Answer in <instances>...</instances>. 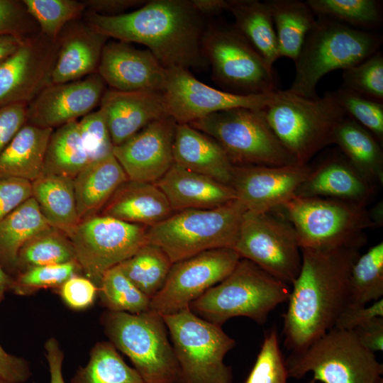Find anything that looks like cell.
Here are the masks:
<instances>
[{
    "label": "cell",
    "mask_w": 383,
    "mask_h": 383,
    "mask_svg": "<svg viewBox=\"0 0 383 383\" xmlns=\"http://www.w3.org/2000/svg\"><path fill=\"white\" fill-rule=\"evenodd\" d=\"M360 248H301V267L282 315L285 347L301 350L333 328L349 304V278Z\"/></svg>",
    "instance_id": "cell-1"
},
{
    "label": "cell",
    "mask_w": 383,
    "mask_h": 383,
    "mask_svg": "<svg viewBox=\"0 0 383 383\" xmlns=\"http://www.w3.org/2000/svg\"><path fill=\"white\" fill-rule=\"evenodd\" d=\"M84 22L108 38L147 47L165 68L202 69L206 26L190 0H151L134 11L105 16L87 10Z\"/></svg>",
    "instance_id": "cell-2"
},
{
    "label": "cell",
    "mask_w": 383,
    "mask_h": 383,
    "mask_svg": "<svg viewBox=\"0 0 383 383\" xmlns=\"http://www.w3.org/2000/svg\"><path fill=\"white\" fill-rule=\"evenodd\" d=\"M382 37L318 17L294 61L295 74L288 91L316 99L320 79L335 70L357 65L379 50Z\"/></svg>",
    "instance_id": "cell-3"
},
{
    "label": "cell",
    "mask_w": 383,
    "mask_h": 383,
    "mask_svg": "<svg viewBox=\"0 0 383 383\" xmlns=\"http://www.w3.org/2000/svg\"><path fill=\"white\" fill-rule=\"evenodd\" d=\"M289 285L272 277L251 261L240 258L232 272L189 305L203 319L221 326L243 316L259 324L279 304L287 301Z\"/></svg>",
    "instance_id": "cell-4"
},
{
    "label": "cell",
    "mask_w": 383,
    "mask_h": 383,
    "mask_svg": "<svg viewBox=\"0 0 383 383\" xmlns=\"http://www.w3.org/2000/svg\"><path fill=\"white\" fill-rule=\"evenodd\" d=\"M264 112L277 138L301 165H307L317 152L333 144L336 126L348 116L335 91L307 99L278 90Z\"/></svg>",
    "instance_id": "cell-5"
},
{
    "label": "cell",
    "mask_w": 383,
    "mask_h": 383,
    "mask_svg": "<svg viewBox=\"0 0 383 383\" xmlns=\"http://www.w3.org/2000/svg\"><path fill=\"white\" fill-rule=\"evenodd\" d=\"M279 208L294 227L301 248H361L365 231L377 225L367 206L338 199L295 196Z\"/></svg>",
    "instance_id": "cell-6"
},
{
    "label": "cell",
    "mask_w": 383,
    "mask_h": 383,
    "mask_svg": "<svg viewBox=\"0 0 383 383\" xmlns=\"http://www.w3.org/2000/svg\"><path fill=\"white\" fill-rule=\"evenodd\" d=\"M247 210L238 199L210 209L174 212L148 227L147 243L160 247L172 263L216 248H233Z\"/></svg>",
    "instance_id": "cell-7"
},
{
    "label": "cell",
    "mask_w": 383,
    "mask_h": 383,
    "mask_svg": "<svg viewBox=\"0 0 383 383\" xmlns=\"http://www.w3.org/2000/svg\"><path fill=\"white\" fill-rule=\"evenodd\" d=\"M289 378L311 372L309 383H375L383 365L366 350L352 331L333 328L284 359Z\"/></svg>",
    "instance_id": "cell-8"
},
{
    "label": "cell",
    "mask_w": 383,
    "mask_h": 383,
    "mask_svg": "<svg viewBox=\"0 0 383 383\" xmlns=\"http://www.w3.org/2000/svg\"><path fill=\"white\" fill-rule=\"evenodd\" d=\"M110 343L127 355L146 383H180L179 367L162 315L109 311L102 317Z\"/></svg>",
    "instance_id": "cell-9"
},
{
    "label": "cell",
    "mask_w": 383,
    "mask_h": 383,
    "mask_svg": "<svg viewBox=\"0 0 383 383\" xmlns=\"http://www.w3.org/2000/svg\"><path fill=\"white\" fill-rule=\"evenodd\" d=\"M188 124L216 140L234 166L299 164L274 133L264 110L232 109Z\"/></svg>",
    "instance_id": "cell-10"
},
{
    "label": "cell",
    "mask_w": 383,
    "mask_h": 383,
    "mask_svg": "<svg viewBox=\"0 0 383 383\" xmlns=\"http://www.w3.org/2000/svg\"><path fill=\"white\" fill-rule=\"evenodd\" d=\"M162 316L179 367L180 383H233L232 368L223 360L235 341L221 326L189 308Z\"/></svg>",
    "instance_id": "cell-11"
},
{
    "label": "cell",
    "mask_w": 383,
    "mask_h": 383,
    "mask_svg": "<svg viewBox=\"0 0 383 383\" xmlns=\"http://www.w3.org/2000/svg\"><path fill=\"white\" fill-rule=\"evenodd\" d=\"M201 51L213 79L240 94H265L277 91V77L270 66L233 26L206 27Z\"/></svg>",
    "instance_id": "cell-12"
},
{
    "label": "cell",
    "mask_w": 383,
    "mask_h": 383,
    "mask_svg": "<svg viewBox=\"0 0 383 383\" xmlns=\"http://www.w3.org/2000/svg\"><path fill=\"white\" fill-rule=\"evenodd\" d=\"M145 226L110 216L93 215L65 233L80 270L95 284L109 269L133 256L147 243Z\"/></svg>",
    "instance_id": "cell-13"
},
{
    "label": "cell",
    "mask_w": 383,
    "mask_h": 383,
    "mask_svg": "<svg viewBox=\"0 0 383 383\" xmlns=\"http://www.w3.org/2000/svg\"><path fill=\"white\" fill-rule=\"evenodd\" d=\"M233 249L240 258L289 286L301 270V251L294 227L271 211H247Z\"/></svg>",
    "instance_id": "cell-14"
},
{
    "label": "cell",
    "mask_w": 383,
    "mask_h": 383,
    "mask_svg": "<svg viewBox=\"0 0 383 383\" xmlns=\"http://www.w3.org/2000/svg\"><path fill=\"white\" fill-rule=\"evenodd\" d=\"M240 257L233 248L206 250L173 263L150 310L162 316L177 313L226 278Z\"/></svg>",
    "instance_id": "cell-15"
},
{
    "label": "cell",
    "mask_w": 383,
    "mask_h": 383,
    "mask_svg": "<svg viewBox=\"0 0 383 383\" xmlns=\"http://www.w3.org/2000/svg\"><path fill=\"white\" fill-rule=\"evenodd\" d=\"M162 91L168 115L177 123H190L212 113L232 109L264 110L277 91L265 94H240L222 91L197 79L189 70L166 69Z\"/></svg>",
    "instance_id": "cell-16"
},
{
    "label": "cell",
    "mask_w": 383,
    "mask_h": 383,
    "mask_svg": "<svg viewBox=\"0 0 383 383\" xmlns=\"http://www.w3.org/2000/svg\"><path fill=\"white\" fill-rule=\"evenodd\" d=\"M57 51V41L40 33L26 38L0 64V108L13 104L28 105L50 85Z\"/></svg>",
    "instance_id": "cell-17"
},
{
    "label": "cell",
    "mask_w": 383,
    "mask_h": 383,
    "mask_svg": "<svg viewBox=\"0 0 383 383\" xmlns=\"http://www.w3.org/2000/svg\"><path fill=\"white\" fill-rule=\"evenodd\" d=\"M311 170L301 164L234 166L230 186L247 211L270 212L296 196Z\"/></svg>",
    "instance_id": "cell-18"
},
{
    "label": "cell",
    "mask_w": 383,
    "mask_h": 383,
    "mask_svg": "<svg viewBox=\"0 0 383 383\" xmlns=\"http://www.w3.org/2000/svg\"><path fill=\"white\" fill-rule=\"evenodd\" d=\"M177 124L172 117L165 116L113 147V154L128 180L155 183L170 170L174 164Z\"/></svg>",
    "instance_id": "cell-19"
},
{
    "label": "cell",
    "mask_w": 383,
    "mask_h": 383,
    "mask_svg": "<svg viewBox=\"0 0 383 383\" xmlns=\"http://www.w3.org/2000/svg\"><path fill=\"white\" fill-rule=\"evenodd\" d=\"M106 84L98 73L50 84L27 105L26 123L54 129L83 117L100 104Z\"/></svg>",
    "instance_id": "cell-20"
},
{
    "label": "cell",
    "mask_w": 383,
    "mask_h": 383,
    "mask_svg": "<svg viewBox=\"0 0 383 383\" xmlns=\"http://www.w3.org/2000/svg\"><path fill=\"white\" fill-rule=\"evenodd\" d=\"M97 73L112 89L162 93L167 70L148 49L115 40L105 44Z\"/></svg>",
    "instance_id": "cell-21"
},
{
    "label": "cell",
    "mask_w": 383,
    "mask_h": 383,
    "mask_svg": "<svg viewBox=\"0 0 383 383\" xmlns=\"http://www.w3.org/2000/svg\"><path fill=\"white\" fill-rule=\"evenodd\" d=\"M113 146L118 145L150 123L169 116L163 94L107 89L100 101Z\"/></svg>",
    "instance_id": "cell-22"
},
{
    "label": "cell",
    "mask_w": 383,
    "mask_h": 383,
    "mask_svg": "<svg viewBox=\"0 0 383 383\" xmlns=\"http://www.w3.org/2000/svg\"><path fill=\"white\" fill-rule=\"evenodd\" d=\"M376 186L345 157L335 155L311 168L296 196L338 199L367 206L374 195Z\"/></svg>",
    "instance_id": "cell-23"
},
{
    "label": "cell",
    "mask_w": 383,
    "mask_h": 383,
    "mask_svg": "<svg viewBox=\"0 0 383 383\" xmlns=\"http://www.w3.org/2000/svg\"><path fill=\"white\" fill-rule=\"evenodd\" d=\"M75 21L67 24L59 36L51 84L72 82L97 73L102 50L109 38L91 29L84 21Z\"/></svg>",
    "instance_id": "cell-24"
},
{
    "label": "cell",
    "mask_w": 383,
    "mask_h": 383,
    "mask_svg": "<svg viewBox=\"0 0 383 383\" xmlns=\"http://www.w3.org/2000/svg\"><path fill=\"white\" fill-rule=\"evenodd\" d=\"M174 212L210 209L236 199L231 186L174 163L155 183Z\"/></svg>",
    "instance_id": "cell-25"
},
{
    "label": "cell",
    "mask_w": 383,
    "mask_h": 383,
    "mask_svg": "<svg viewBox=\"0 0 383 383\" xmlns=\"http://www.w3.org/2000/svg\"><path fill=\"white\" fill-rule=\"evenodd\" d=\"M174 163L230 186L234 165L219 143L188 123H177Z\"/></svg>",
    "instance_id": "cell-26"
},
{
    "label": "cell",
    "mask_w": 383,
    "mask_h": 383,
    "mask_svg": "<svg viewBox=\"0 0 383 383\" xmlns=\"http://www.w3.org/2000/svg\"><path fill=\"white\" fill-rule=\"evenodd\" d=\"M173 213L165 195L155 184L128 179L114 192L100 214L150 227Z\"/></svg>",
    "instance_id": "cell-27"
},
{
    "label": "cell",
    "mask_w": 383,
    "mask_h": 383,
    "mask_svg": "<svg viewBox=\"0 0 383 383\" xmlns=\"http://www.w3.org/2000/svg\"><path fill=\"white\" fill-rule=\"evenodd\" d=\"M128 177L113 155L91 162L74 178L77 209L81 220L96 215Z\"/></svg>",
    "instance_id": "cell-28"
},
{
    "label": "cell",
    "mask_w": 383,
    "mask_h": 383,
    "mask_svg": "<svg viewBox=\"0 0 383 383\" xmlns=\"http://www.w3.org/2000/svg\"><path fill=\"white\" fill-rule=\"evenodd\" d=\"M53 130L26 123L0 154V179L32 182L40 177Z\"/></svg>",
    "instance_id": "cell-29"
},
{
    "label": "cell",
    "mask_w": 383,
    "mask_h": 383,
    "mask_svg": "<svg viewBox=\"0 0 383 383\" xmlns=\"http://www.w3.org/2000/svg\"><path fill=\"white\" fill-rule=\"evenodd\" d=\"M234 28L271 67L279 58L278 42L269 5L257 0H228Z\"/></svg>",
    "instance_id": "cell-30"
},
{
    "label": "cell",
    "mask_w": 383,
    "mask_h": 383,
    "mask_svg": "<svg viewBox=\"0 0 383 383\" xmlns=\"http://www.w3.org/2000/svg\"><path fill=\"white\" fill-rule=\"evenodd\" d=\"M333 144L337 145L349 162L375 185L383 183L382 145L367 129L346 116L336 126Z\"/></svg>",
    "instance_id": "cell-31"
},
{
    "label": "cell",
    "mask_w": 383,
    "mask_h": 383,
    "mask_svg": "<svg viewBox=\"0 0 383 383\" xmlns=\"http://www.w3.org/2000/svg\"><path fill=\"white\" fill-rule=\"evenodd\" d=\"M50 227L33 197L0 223V263L9 274H18V255L23 245Z\"/></svg>",
    "instance_id": "cell-32"
},
{
    "label": "cell",
    "mask_w": 383,
    "mask_h": 383,
    "mask_svg": "<svg viewBox=\"0 0 383 383\" xmlns=\"http://www.w3.org/2000/svg\"><path fill=\"white\" fill-rule=\"evenodd\" d=\"M32 197L52 226L66 233L80 221L72 177L42 174L31 182Z\"/></svg>",
    "instance_id": "cell-33"
},
{
    "label": "cell",
    "mask_w": 383,
    "mask_h": 383,
    "mask_svg": "<svg viewBox=\"0 0 383 383\" xmlns=\"http://www.w3.org/2000/svg\"><path fill=\"white\" fill-rule=\"evenodd\" d=\"M267 2L274 23L279 57L294 61L308 33L316 23L315 14L306 1L270 0Z\"/></svg>",
    "instance_id": "cell-34"
},
{
    "label": "cell",
    "mask_w": 383,
    "mask_h": 383,
    "mask_svg": "<svg viewBox=\"0 0 383 383\" xmlns=\"http://www.w3.org/2000/svg\"><path fill=\"white\" fill-rule=\"evenodd\" d=\"M90 162L78 121H73L53 130L47 147L42 174L62 175L74 179Z\"/></svg>",
    "instance_id": "cell-35"
},
{
    "label": "cell",
    "mask_w": 383,
    "mask_h": 383,
    "mask_svg": "<svg viewBox=\"0 0 383 383\" xmlns=\"http://www.w3.org/2000/svg\"><path fill=\"white\" fill-rule=\"evenodd\" d=\"M172 265L160 247L146 243L118 265L127 278L151 299L163 287Z\"/></svg>",
    "instance_id": "cell-36"
},
{
    "label": "cell",
    "mask_w": 383,
    "mask_h": 383,
    "mask_svg": "<svg viewBox=\"0 0 383 383\" xmlns=\"http://www.w3.org/2000/svg\"><path fill=\"white\" fill-rule=\"evenodd\" d=\"M70 383H146L129 367L109 342L94 345L88 363L77 371Z\"/></svg>",
    "instance_id": "cell-37"
},
{
    "label": "cell",
    "mask_w": 383,
    "mask_h": 383,
    "mask_svg": "<svg viewBox=\"0 0 383 383\" xmlns=\"http://www.w3.org/2000/svg\"><path fill=\"white\" fill-rule=\"evenodd\" d=\"M383 296V243L360 255L349 278V304L365 306Z\"/></svg>",
    "instance_id": "cell-38"
},
{
    "label": "cell",
    "mask_w": 383,
    "mask_h": 383,
    "mask_svg": "<svg viewBox=\"0 0 383 383\" xmlns=\"http://www.w3.org/2000/svg\"><path fill=\"white\" fill-rule=\"evenodd\" d=\"M73 261H76L75 253L68 238L62 231L52 226L32 238L21 248L18 255V274L34 267Z\"/></svg>",
    "instance_id": "cell-39"
},
{
    "label": "cell",
    "mask_w": 383,
    "mask_h": 383,
    "mask_svg": "<svg viewBox=\"0 0 383 383\" xmlns=\"http://www.w3.org/2000/svg\"><path fill=\"white\" fill-rule=\"evenodd\" d=\"M315 15L345 25L372 28L382 20V4L376 0H308Z\"/></svg>",
    "instance_id": "cell-40"
},
{
    "label": "cell",
    "mask_w": 383,
    "mask_h": 383,
    "mask_svg": "<svg viewBox=\"0 0 383 383\" xmlns=\"http://www.w3.org/2000/svg\"><path fill=\"white\" fill-rule=\"evenodd\" d=\"M99 284L101 301L109 311L136 314L150 310V299L127 278L118 265L104 274Z\"/></svg>",
    "instance_id": "cell-41"
},
{
    "label": "cell",
    "mask_w": 383,
    "mask_h": 383,
    "mask_svg": "<svg viewBox=\"0 0 383 383\" xmlns=\"http://www.w3.org/2000/svg\"><path fill=\"white\" fill-rule=\"evenodd\" d=\"M28 13L38 26L40 33L57 42L69 23L86 10L85 4L75 0H23Z\"/></svg>",
    "instance_id": "cell-42"
},
{
    "label": "cell",
    "mask_w": 383,
    "mask_h": 383,
    "mask_svg": "<svg viewBox=\"0 0 383 383\" xmlns=\"http://www.w3.org/2000/svg\"><path fill=\"white\" fill-rule=\"evenodd\" d=\"M343 87L370 99L383 101V55L379 50L361 63L343 70Z\"/></svg>",
    "instance_id": "cell-43"
},
{
    "label": "cell",
    "mask_w": 383,
    "mask_h": 383,
    "mask_svg": "<svg viewBox=\"0 0 383 383\" xmlns=\"http://www.w3.org/2000/svg\"><path fill=\"white\" fill-rule=\"evenodd\" d=\"M288 373L275 328L265 334L255 364L245 383H287Z\"/></svg>",
    "instance_id": "cell-44"
},
{
    "label": "cell",
    "mask_w": 383,
    "mask_h": 383,
    "mask_svg": "<svg viewBox=\"0 0 383 383\" xmlns=\"http://www.w3.org/2000/svg\"><path fill=\"white\" fill-rule=\"evenodd\" d=\"M79 270L76 261L31 267L17 274L11 289L18 295H28L40 289L58 287Z\"/></svg>",
    "instance_id": "cell-45"
},
{
    "label": "cell",
    "mask_w": 383,
    "mask_h": 383,
    "mask_svg": "<svg viewBox=\"0 0 383 383\" xmlns=\"http://www.w3.org/2000/svg\"><path fill=\"white\" fill-rule=\"evenodd\" d=\"M347 116L367 129L378 142H383V104L343 87L335 91Z\"/></svg>",
    "instance_id": "cell-46"
},
{
    "label": "cell",
    "mask_w": 383,
    "mask_h": 383,
    "mask_svg": "<svg viewBox=\"0 0 383 383\" xmlns=\"http://www.w3.org/2000/svg\"><path fill=\"white\" fill-rule=\"evenodd\" d=\"M78 124L91 162L113 154L114 146L105 116L101 109L83 116L78 121Z\"/></svg>",
    "instance_id": "cell-47"
},
{
    "label": "cell",
    "mask_w": 383,
    "mask_h": 383,
    "mask_svg": "<svg viewBox=\"0 0 383 383\" xmlns=\"http://www.w3.org/2000/svg\"><path fill=\"white\" fill-rule=\"evenodd\" d=\"M39 33L38 24L28 13L22 1L0 0V35L27 38Z\"/></svg>",
    "instance_id": "cell-48"
},
{
    "label": "cell",
    "mask_w": 383,
    "mask_h": 383,
    "mask_svg": "<svg viewBox=\"0 0 383 383\" xmlns=\"http://www.w3.org/2000/svg\"><path fill=\"white\" fill-rule=\"evenodd\" d=\"M98 287L89 278L74 275L60 286V294L71 308L83 309L94 301Z\"/></svg>",
    "instance_id": "cell-49"
},
{
    "label": "cell",
    "mask_w": 383,
    "mask_h": 383,
    "mask_svg": "<svg viewBox=\"0 0 383 383\" xmlns=\"http://www.w3.org/2000/svg\"><path fill=\"white\" fill-rule=\"evenodd\" d=\"M30 197V182L18 178L0 179V223Z\"/></svg>",
    "instance_id": "cell-50"
},
{
    "label": "cell",
    "mask_w": 383,
    "mask_h": 383,
    "mask_svg": "<svg viewBox=\"0 0 383 383\" xmlns=\"http://www.w3.org/2000/svg\"><path fill=\"white\" fill-rule=\"evenodd\" d=\"M379 317H383V299L370 306L348 305L338 317L334 328L353 331Z\"/></svg>",
    "instance_id": "cell-51"
},
{
    "label": "cell",
    "mask_w": 383,
    "mask_h": 383,
    "mask_svg": "<svg viewBox=\"0 0 383 383\" xmlns=\"http://www.w3.org/2000/svg\"><path fill=\"white\" fill-rule=\"evenodd\" d=\"M27 104H13L0 108V154L26 123Z\"/></svg>",
    "instance_id": "cell-52"
},
{
    "label": "cell",
    "mask_w": 383,
    "mask_h": 383,
    "mask_svg": "<svg viewBox=\"0 0 383 383\" xmlns=\"http://www.w3.org/2000/svg\"><path fill=\"white\" fill-rule=\"evenodd\" d=\"M30 376L26 361L9 354L0 345V377L11 383H23Z\"/></svg>",
    "instance_id": "cell-53"
},
{
    "label": "cell",
    "mask_w": 383,
    "mask_h": 383,
    "mask_svg": "<svg viewBox=\"0 0 383 383\" xmlns=\"http://www.w3.org/2000/svg\"><path fill=\"white\" fill-rule=\"evenodd\" d=\"M352 331L366 350L373 353L383 350V317L377 318Z\"/></svg>",
    "instance_id": "cell-54"
},
{
    "label": "cell",
    "mask_w": 383,
    "mask_h": 383,
    "mask_svg": "<svg viewBox=\"0 0 383 383\" xmlns=\"http://www.w3.org/2000/svg\"><path fill=\"white\" fill-rule=\"evenodd\" d=\"M86 9L105 16H117L126 13L131 8H139L143 0H86L82 1Z\"/></svg>",
    "instance_id": "cell-55"
},
{
    "label": "cell",
    "mask_w": 383,
    "mask_h": 383,
    "mask_svg": "<svg viewBox=\"0 0 383 383\" xmlns=\"http://www.w3.org/2000/svg\"><path fill=\"white\" fill-rule=\"evenodd\" d=\"M45 348L50 374V383H65L62 372L64 355L57 341L55 338L48 340Z\"/></svg>",
    "instance_id": "cell-56"
},
{
    "label": "cell",
    "mask_w": 383,
    "mask_h": 383,
    "mask_svg": "<svg viewBox=\"0 0 383 383\" xmlns=\"http://www.w3.org/2000/svg\"><path fill=\"white\" fill-rule=\"evenodd\" d=\"M190 2L202 18L218 15L228 8V0H190Z\"/></svg>",
    "instance_id": "cell-57"
},
{
    "label": "cell",
    "mask_w": 383,
    "mask_h": 383,
    "mask_svg": "<svg viewBox=\"0 0 383 383\" xmlns=\"http://www.w3.org/2000/svg\"><path fill=\"white\" fill-rule=\"evenodd\" d=\"M25 39L13 35H0V64L18 49Z\"/></svg>",
    "instance_id": "cell-58"
},
{
    "label": "cell",
    "mask_w": 383,
    "mask_h": 383,
    "mask_svg": "<svg viewBox=\"0 0 383 383\" xmlns=\"http://www.w3.org/2000/svg\"><path fill=\"white\" fill-rule=\"evenodd\" d=\"M13 279L3 268L0 263V300L4 298L5 292L11 289L13 282Z\"/></svg>",
    "instance_id": "cell-59"
},
{
    "label": "cell",
    "mask_w": 383,
    "mask_h": 383,
    "mask_svg": "<svg viewBox=\"0 0 383 383\" xmlns=\"http://www.w3.org/2000/svg\"><path fill=\"white\" fill-rule=\"evenodd\" d=\"M0 383H11L0 377Z\"/></svg>",
    "instance_id": "cell-60"
},
{
    "label": "cell",
    "mask_w": 383,
    "mask_h": 383,
    "mask_svg": "<svg viewBox=\"0 0 383 383\" xmlns=\"http://www.w3.org/2000/svg\"><path fill=\"white\" fill-rule=\"evenodd\" d=\"M375 383H383V378L381 377Z\"/></svg>",
    "instance_id": "cell-61"
}]
</instances>
